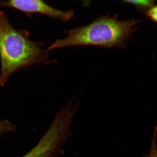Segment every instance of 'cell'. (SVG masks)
Masks as SVG:
<instances>
[{
    "instance_id": "obj_3",
    "label": "cell",
    "mask_w": 157,
    "mask_h": 157,
    "mask_svg": "<svg viewBox=\"0 0 157 157\" xmlns=\"http://www.w3.org/2000/svg\"><path fill=\"white\" fill-rule=\"evenodd\" d=\"M77 107L70 102L60 109L38 143L22 157H56L70 136V127Z\"/></svg>"
},
{
    "instance_id": "obj_2",
    "label": "cell",
    "mask_w": 157,
    "mask_h": 157,
    "mask_svg": "<svg viewBox=\"0 0 157 157\" xmlns=\"http://www.w3.org/2000/svg\"><path fill=\"white\" fill-rule=\"evenodd\" d=\"M138 22L135 19L120 20L115 15H103L87 25L67 31V37L56 40L47 50L85 45L122 48Z\"/></svg>"
},
{
    "instance_id": "obj_7",
    "label": "cell",
    "mask_w": 157,
    "mask_h": 157,
    "mask_svg": "<svg viewBox=\"0 0 157 157\" xmlns=\"http://www.w3.org/2000/svg\"><path fill=\"white\" fill-rule=\"evenodd\" d=\"M157 126L156 127L153 135L151 140V146L150 151L148 155L146 157H157V147L156 145V136Z\"/></svg>"
},
{
    "instance_id": "obj_6",
    "label": "cell",
    "mask_w": 157,
    "mask_h": 157,
    "mask_svg": "<svg viewBox=\"0 0 157 157\" xmlns=\"http://www.w3.org/2000/svg\"><path fill=\"white\" fill-rule=\"evenodd\" d=\"M15 129L13 124L8 121H0V135L14 132Z\"/></svg>"
},
{
    "instance_id": "obj_1",
    "label": "cell",
    "mask_w": 157,
    "mask_h": 157,
    "mask_svg": "<svg viewBox=\"0 0 157 157\" xmlns=\"http://www.w3.org/2000/svg\"><path fill=\"white\" fill-rule=\"evenodd\" d=\"M0 85L23 68L49 63L48 51L31 40L24 32L11 24L7 15L0 11Z\"/></svg>"
},
{
    "instance_id": "obj_8",
    "label": "cell",
    "mask_w": 157,
    "mask_h": 157,
    "mask_svg": "<svg viewBox=\"0 0 157 157\" xmlns=\"http://www.w3.org/2000/svg\"><path fill=\"white\" fill-rule=\"evenodd\" d=\"M147 15L151 20L157 23V6H153L149 9Z\"/></svg>"
},
{
    "instance_id": "obj_9",
    "label": "cell",
    "mask_w": 157,
    "mask_h": 157,
    "mask_svg": "<svg viewBox=\"0 0 157 157\" xmlns=\"http://www.w3.org/2000/svg\"><path fill=\"white\" fill-rule=\"evenodd\" d=\"M4 1H0V6H4Z\"/></svg>"
},
{
    "instance_id": "obj_4",
    "label": "cell",
    "mask_w": 157,
    "mask_h": 157,
    "mask_svg": "<svg viewBox=\"0 0 157 157\" xmlns=\"http://www.w3.org/2000/svg\"><path fill=\"white\" fill-rule=\"evenodd\" d=\"M4 6L27 13H38L67 21L74 15L73 11H63L40 0H10L5 1Z\"/></svg>"
},
{
    "instance_id": "obj_5",
    "label": "cell",
    "mask_w": 157,
    "mask_h": 157,
    "mask_svg": "<svg viewBox=\"0 0 157 157\" xmlns=\"http://www.w3.org/2000/svg\"><path fill=\"white\" fill-rule=\"evenodd\" d=\"M125 2L134 5L141 9H149L153 6V1L151 0H143V1H127Z\"/></svg>"
}]
</instances>
